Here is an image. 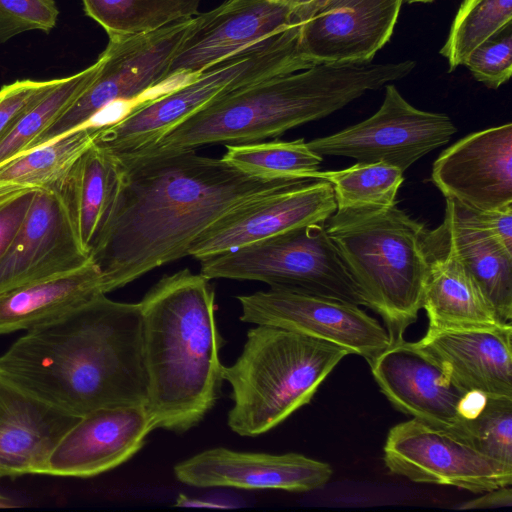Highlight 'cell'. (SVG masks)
Here are the masks:
<instances>
[{"label":"cell","instance_id":"cell-1","mask_svg":"<svg viewBox=\"0 0 512 512\" xmlns=\"http://www.w3.org/2000/svg\"><path fill=\"white\" fill-rule=\"evenodd\" d=\"M116 156L124 166L122 190L90 255L106 294L188 256L192 243L235 207L306 180L253 178L196 150Z\"/></svg>","mask_w":512,"mask_h":512},{"label":"cell","instance_id":"cell-2","mask_svg":"<svg viewBox=\"0 0 512 512\" xmlns=\"http://www.w3.org/2000/svg\"><path fill=\"white\" fill-rule=\"evenodd\" d=\"M0 374L78 417L105 407L145 406L139 303L101 294L28 330L0 357Z\"/></svg>","mask_w":512,"mask_h":512},{"label":"cell","instance_id":"cell-3","mask_svg":"<svg viewBox=\"0 0 512 512\" xmlns=\"http://www.w3.org/2000/svg\"><path fill=\"white\" fill-rule=\"evenodd\" d=\"M148 379L145 409L155 429L184 433L214 407L224 340L210 279L185 268L159 279L138 302Z\"/></svg>","mask_w":512,"mask_h":512},{"label":"cell","instance_id":"cell-4","mask_svg":"<svg viewBox=\"0 0 512 512\" xmlns=\"http://www.w3.org/2000/svg\"><path fill=\"white\" fill-rule=\"evenodd\" d=\"M415 66L413 60L323 63L259 80L210 103L155 144L132 153H171L277 137L331 115L368 91L406 77Z\"/></svg>","mask_w":512,"mask_h":512},{"label":"cell","instance_id":"cell-5","mask_svg":"<svg viewBox=\"0 0 512 512\" xmlns=\"http://www.w3.org/2000/svg\"><path fill=\"white\" fill-rule=\"evenodd\" d=\"M325 228L364 306L383 319L390 343L403 339L422 309L428 230L396 205L336 210Z\"/></svg>","mask_w":512,"mask_h":512},{"label":"cell","instance_id":"cell-6","mask_svg":"<svg viewBox=\"0 0 512 512\" xmlns=\"http://www.w3.org/2000/svg\"><path fill=\"white\" fill-rule=\"evenodd\" d=\"M349 352L331 342L271 325L247 331L243 349L222 378L231 386L227 424L236 434H264L308 404Z\"/></svg>","mask_w":512,"mask_h":512},{"label":"cell","instance_id":"cell-7","mask_svg":"<svg viewBox=\"0 0 512 512\" xmlns=\"http://www.w3.org/2000/svg\"><path fill=\"white\" fill-rule=\"evenodd\" d=\"M311 66L299 49V26H292L138 106L122 120L100 127L95 143L116 155L145 149L217 99L256 81Z\"/></svg>","mask_w":512,"mask_h":512},{"label":"cell","instance_id":"cell-8","mask_svg":"<svg viewBox=\"0 0 512 512\" xmlns=\"http://www.w3.org/2000/svg\"><path fill=\"white\" fill-rule=\"evenodd\" d=\"M326 223V222H325ZM325 223L299 226L233 251L203 258L208 279L260 281L270 288L363 305Z\"/></svg>","mask_w":512,"mask_h":512},{"label":"cell","instance_id":"cell-9","mask_svg":"<svg viewBox=\"0 0 512 512\" xmlns=\"http://www.w3.org/2000/svg\"><path fill=\"white\" fill-rule=\"evenodd\" d=\"M194 23L195 16L153 31L109 38L99 55L101 67L95 80L25 152L84 127L113 103L140 106L161 96L153 91L173 82L168 80L171 63Z\"/></svg>","mask_w":512,"mask_h":512},{"label":"cell","instance_id":"cell-10","mask_svg":"<svg viewBox=\"0 0 512 512\" xmlns=\"http://www.w3.org/2000/svg\"><path fill=\"white\" fill-rule=\"evenodd\" d=\"M384 88L383 102L372 116L334 134L310 140L308 147L322 157L380 162L404 172L449 142L456 127L447 114L414 107L394 84L388 83Z\"/></svg>","mask_w":512,"mask_h":512},{"label":"cell","instance_id":"cell-11","mask_svg":"<svg viewBox=\"0 0 512 512\" xmlns=\"http://www.w3.org/2000/svg\"><path fill=\"white\" fill-rule=\"evenodd\" d=\"M392 474L416 483L483 493L512 483V465L495 460L448 431L415 418L393 426L383 447Z\"/></svg>","mask_w":512,"mask_h":512},{"label":"cell","instance_id":"cell-12","mask_svg":"<svg viewBox=\"0 0 512 512\" xmlns=\"http://www.w3.org/2000/svg\"><path fill=\"white\" fill-rule=\"evenodd\" d=\"M237 300L239 319L244 323L276 326L322 339L367 362L390 345L386 328L355 304L276 288L239 295Z\"/></svg>","mask_w":512,"mask_h":512},{"label":"cell","instance_id":"cell-13","mask_svg":"<svg viewBox=\"0 0 512 512\" xmlns=\"http://www.w3.org/2000/svg\"><path fill=\"white\" fill-rule=\"evenodd\" d=\"M336 209L328 181L301 180L225 213L192 243L188 255L201 260L299 226L325 223Z\"/></svg>","mask_w":512,"mask_h":512},{"label":"cell","instance_id":"cell-14","mask_svg":"<svg viewBox=\"0 0 512 512\" xmlns=\"http://www.w3.org/2000/svg\"><path fill=\"white\" fill-rule=\"evenodd\" d=\"M90 259L79 241L62 182L37 189L9 248L0 258V294L76 269Z\"/></svg>","mask_w":512,"mask_h":512},{"label":"cell","instance_id":"cell-15","mask_svg":"<svg viewBox=\"0 0 512 512\" xmlns=\"http://www.w3.org/2000/svg\"><path fill=\"white\" fill-rule=\"evenodd\" d=\"M292 26L296 25L290 0H225L195 15L171 63L168 80L197 75Z\"/></svg>","mask_w":512,"mask_h":512},{"label":"cell","instance_id":"cell-16","mask_svg":"<svg viewBox=\"0 0 512 512\" xmlns=\"http://www.w3.org/2000/svg\"><path fill=\"white\" fill-rule=\"evenodd\" d=\"M368 363L381 392L397 410L459 435L467 392L416 342L403 338L390 343Z\"/></svg>","mask_w":512,"mask_h":512},{"label":"cell","instance_id":"cell-17","mask_svg":"<svg viewBox=\"0 0 512 512\" xmlns=\"http://www.w3.org/2000/svg\"><path fill=\"white\" fill-rule=\"evenodd\" d=\"M431 181L444 195L475 210L512 204V124L471 133L442 151Z\"/></svg>","mask_w":512,"mask_h":512},{"label":"cell","instance_id":"cell-18","mask_svg":"<svg viewBox=\"0 0 512 512\" xmlns=\"http://www.w3.org/2000/svg\"><path fill=\"white\" fill-rule=\"evenodd\" d=\"M176 479L197 488L307 492L325 486L332 467L299 453L240 452L224 447L204 450L176 464Z\"/></svg>","mask_w":512,"mask_h":512},{"label":"cell","instance_id":"cell-19","mask_svg":"<svg viewBox=\"0 0 512 512\" xmlns=\"http://www.w3.org/2000/svg\"><path fill=\"white\" fill-rule=\"evenodd\" d=\"M404 0H330L299 25L310 65L368 63L391 39Z\"/></svg>","mask_w":512,"mask_h":512},{"label":"cell","instance_id":"cell-20","mask_svg":"<svg viewBox=\"0 0 512 512\" xmlns=\"http://www.w3.org/2000/svg\"><path fill=\"white\" fill-rule=\"evenodd\" d=\"M153 430L145 406L105 407L89 412L55 447L46 474L86 478L107 472L133 457Z\"/></svg>","mask_w":512,"mask_h":512},{"label":"cell","instance_id":"cell-21","mask_svg":"<svg viewBox=\"0 0 512 512\" xmlns=\"http://www.w3.org/2000/svg\"><path fill=\"white\" fill-rule=\"evenodd\" d=\"M79 418L0 374V479L46 474L52 452Z\"/></svg>","mask_w":512,"mask_h":512},{"label":"cell","instance_id":"cell-22","mask_svg":"<svg viewBox=\"0 0 512 512\" xmlns=\"http://www.w3.org/2000/svg\"><path fill=\"white\" fill-rule=\"evenodd\" d=\"M416 344L466 392L512 397V325L428 328Z\"/></svg>","mask_w":512,"mask_h":512},{"label":"cell","instance_id":"cell-23","mask_svg":"<svg viewBox=\"0 0 512 512\" xmlns=\"http://www.w3.org/2000/svg\"><path fill=\"white\" fill-rule=\"evenodd\" d=\"M123 181L121 160L95 141L62 181L79 241L89 256L112 220Z\"/></svg>","mask_w":512,"mask_h":512},{"label":"cell","instance_id":"cell-24","mask_svg":"<svg viewBox=\"0 0 512 512\" xmlns=\"http://www.w3.org/2000/svg\"><path fill=\"white\" fill-rule=\"evenodd\" d=\"M106 294L103 276L90 259L84 265L0 294V335L30 330Z\"/></svg>","mask_w":512,"mask_h":512},{"label":"cell","instance_id":"cell-25","mask_svg":"<svg viewBox=\"0 0 512 512\" xmlns=\"http://www.w3.org/2000/svg\"><path fill=\"white\" fill-rule=\"evenodd\" d=\"M428 273L422 309L428 328L506 325L501 323L472 276L444 245L425 237Z\"/></svg>","mask_w":512,"mask_h":512},{"label":"cell","instance_id":"cell-26","mask_svg":"<svg viewBox=\"0 0 512 512\" xmlns=\"http://www.w3.org/2000/svg\"><path fill=\"white\" fill-rule=\"evenodd\" d=\"M428 236L447 247L472 276L497 319L512 320V251L492 236L457 220L448 209Z\"/></svg>","mask_w":512,"mask_h":512},{"label":"cell","instance_id":"cell-27","mask_svg":"<svg viewBox=\"0 0 512 512\" xmlns=\"http://www.w3.org/2000/svg\"><path fill=\"white\" fill-rule=\"evenodd\" d=\"M98 132L96 127L79 128L15 157L0 166V186L42 189L59 184L94 143Z\"/></svg>","mask_w":512,"mask_h":512},{"label":"cell","instance_id":"cell-28","mask_svg":"<svg viewBox=\"0 0 512 512\" xmlns=\"http://www.w3.org/2000/svg\"><path fill=\"white\" fill-rule=\"evenodd\" d=\"M225 146L224 162L243 174L267 181L315 179L323 161L303 138Z\"/></svg>","mask_w":512,"mask_h":512},{"label":"cell","instance_id":"cell-29","mask_svg":"<svg viewBox=\"0 0 512 512\" xmlns=\"http://www.w3.org/2000/svg\"><path fill=\"white\" fill-rule=\"evenodd\" d=\"M201 0H82L109 38L144 33L194 17Z\"/></svg>","mask_w":512,"mask_h":512},{"label":"cell","instance_id":"cell-30","mask_svg":"<svg viewBox=\"0 0 512 512\" xmlns=\"http://www.w3.org/2000/svg\"><path fill=\"white\" fill-rule=\"evenodd\" d=\"M101 59L71 76L60 78L40 100L29 108L0 140V166L23 154L91 85Z\"/></svg>","mask_w":512,"mask_h":512},{"label":"cell","instance_id":"cell-31","mask_svg":"<svg viewBox=\"0 0 512 512\" xmlns=\"http://www.w3.org/2000/svg\"><path fill=\"white\" fill-rule=\"evenodd\" d=\"M315 179L332 185L336 210L392 207L404 180L402 170L380 162H357L341 170H319Z\"/></svg>","mask_w":512,"mask_h":512},{"label":"cell","instance_id":"cell-32","mask_svg":"<svg viewBox=\"0 0 512 512\" xmlns=\"http://www.w3.org/2000/svg\"><path fill=\"white\" fill-rule=\"evenodd\" d=\"M512 0H463L440 49L449 72L464 65L481 43L511 25Z\"/></svg>","mask_w":512,"mask_h":512},{"label":"cell","instance_id":"cell-33","mask_svg":"<svg viewBox=\"0 0 512 512\" xmlns=\"http://www.w3.org/2000/svg\"><path fill=\"white\" fill-rule=\"evenodd\" d=\"M459 437L481 453L512 465V397L487 395L476 414L462 422Z\"/></svg>","mask_w":512,"mask_h":512},{"label":"cell","instance_id":"cell-34","mask_svg":"<svg viewBox=\"0 0 512 512\" xmlns=\"http://www.w3.org/2000/svg\"><path fill=\"white\" fill-rule=\"evenodd\" d=\"M464 65L488 88L497 89L506 83L512 74L511 25L477 46Z\"/></svg>","mask_w":512,"mask_h":512},{"label":"cell","instance_id":"cell-35","mask_svg":"<svg viewBox=\"0 0 512 512\" xmlns=\"http://www.w3.org/2000/svg\"><path fill=\"white\" fill-rule=\"evenodd\" d=\"M58 15L55 0H0V43L28 31L49 32Z\"/></svg>","mask_w":512,"mask_h":512},{"label":"cell","instance_id":"cell-36","mask_svg":"<svg viewBox=\"0 0 512 512\" xmlns=\"http://www.w3.org/2000/svg\"><path fill=\"white\" fill-rule=\"evenodd\" d=\"M59 80H17L0 89V140Z\"/></svg>","mask_w":512,"mask_h":512},{"label":"cell","instance_id":"cell-37","mask_svg":"<svg viewBox=\"0 0 512 512\" xmlns=\"http://www.w3.org/2000/svg\"><path fill=\"white\" fill-rule=\"evenodd\" d=\"M445 208L460 222L492 236L512 251V204L484 211L446 199Z\"/></svg>","mask_w":512,"mask_h":512},{"label":"cell","instance_id":"cell-38","mask_svg":"<svg viewBox=\"0 0 512 512\" xmlns=\"http://www.w3.org/2000/svg\"><path fill=\"white\" fill-rule=\"evenodd\" d=\"M37 189H28L0 207V258L9 248Z\"/></svg>","mask_w":512,"mask_h":512},{"label":"cell","instance_id":"cell-39","mask_svg":"<svg viewBox=\"0 0 512 512\" xmlns=\"http://www.w3.org/2000/svg\"><path fill=\"white\" fill-rule=\"evenodd\" d=\"M482 496L461 503L457 509H482L495 507H509L512 505V489L503 486L483 492Z\"/></svg>","mask_w":512,"mask_h":512},{"label":"cell","instance_id":"cell-40","mask_svg":"<svg viewBox=\"0 0 512 512\" xmlns=\"http://www.w3.org/2000/svg\"><path fill=\"white\" fill-rule=\"evenodd\" d=\"M330 0H290L292 23L300 25L318 13Z\"/></svg>","mask_w":512,"mask_h":512},{"label":"cell","instance_id":"cell-41","mask_svg":"<svg viewBox=\"0 0 512 512\" xmlns=\"http://www.w3.org/2000/svg\"><path fill=\"white\" fill-rule=\"evenodd\" d=\"M174 506H177V507H208V508H220V509H228V508L236 507L235 505H230V503L190 498L184 494L178 495Z\"/></svg>","mask_w":512,"mask_h":512},{"label":"cell","instance_id":"cell-42","mask_svg":"<svg viewBox=\"0 0 512 512\" xmlns=\"http://www.w3.org/2000/svg\"><path fill=\"white\" fill-rule=\"evenodd\" d=\"M28 189L31 188H23L14 185L0 186V207L10 202Z\"/></svg>","mask_w":512,"mask_h":512},{"label":"cell","instance_id":"cell-43","mask_svg":"<svg viewBox=\"0 0 512 512\" xmlns=\"http://www.w3.org/2000/svg\"><path fill=\"white\" fill-rule=\"evenodd\" d=\"M408 3H429L434 0H406Z\"/></svg>","mask_w":512,"mask_h":512},{"label":"cell","instance_id":"cell-44","mask_svg":"<svg viewBox=\"0 0 512 512\" xmlns=\"http://www.w3.org/2000/svg\"><path fill=\"white\" fill-rule=\"evenodd\" d=\"M7 499L0 495V507H7Z\"/></svg>","mask_w":512,"mask_h":512}]
</instances>
